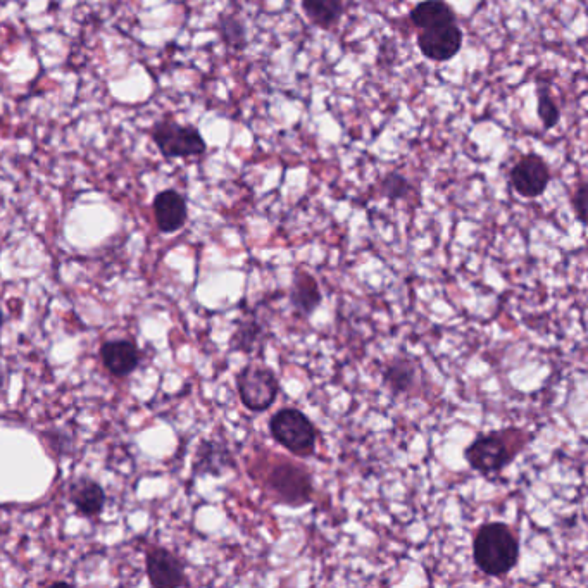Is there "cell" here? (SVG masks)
<instances>
[{"label": "cell", "instance_id": "1", "mask_svg": "<svg viewBox=\"0 0 588 588\" xmlns=\"http://www.w3.org/2000/svg\"><path fill=\"white\" fill-rule=\"evenodd\" d=\"M473 559L483 575L504 578L520 561V542L504 523H487L473 538Z\"/></svg>", "mask_w": 588, "mask_h": 588}, {"label": "cell", "instance_id": "2", "mask_svg": "<svg viewBox=\"0 0 588 588\" xmlns=\"http://www.w3.org/2000/svg\"><path fill=\"white\" fill-rule=\"evenodd\" d=\"M530 437L521 430H499L485 433L476 438L466 449L464 456L471 470L482 475H492L507 468L518 457L521 449L528 444Z\"/></svg>", "mask_w": 588, "mask_h": 588}, {"label": "cell", "instance_id": "3", "mask_svg": "<svg viewBox=\"0 0 588 588\" xmlns=\"http://www.w3.org/2000/svg\"><path fill=\"white\" fill-rule=\"evenodd\" d=\"M269 432L275 442L297 457H313L316 454L320 432L313 421L295 407H283L269 420Z\"/></svg>", "mask_w": 588, "mask_h": 588}, {"label": "cell", "instance_id": "4", "mask_svg": "<svg viewBox=\"0 0 588 588\" xmlns=\"http://www.w3.org/2000/svg\"><path fill=\"white\" fill-rule=\"evenodd\" d=\"M266 488L276 502L301 507L313 499V480L304 466L282 461L273 466L266 478Z\"/></svg>", "mask_w": 588, "mask_h": 588}, {"label": "cell", "instance_id": "5", "mask_svg": "<svg viewBox=\"0 0 588 588\" xmlns=\"http://www.w3.org/2000/svg\"><path fill=\"white\" fill-rule=\"evenodd\" d=\"M237 390L240 401L251 413H264L278 399L280 383L266 366L249 364L237 375Z\"/></svg>", "mask_w": 588, "mask_h": 588}, {"label": "cell", "instance_id": "6", "mask_svg": "<svg viewBox=\"0 0 588 588\" xmlns=\"http://www.w3.org/2000/svg\"><path fill=\"white\" fill-rule=\"evenodd\" d=\"M152 140L164 157H195L206 154L207 144L195 126L178 125L173 119L157 121Z\"/></svg>", "mask_w": 588, "mask_h": 588}, {"label": "cell", "instance_id": "7", "mask_svg": "<svg viewBox=\"0 0 588 588\" xmlns=\"http://www.w3.org/2000/svg\"><path fill=\"white\" fill-rule=\"evenodd\" d=\"M552 180L551 166L537 152L520 157L509 173V183L523 199H537L544 195Z\"/></svg>", "mask_w": 588, "mask_h": 588}, {"label": "cell", "instance_id": "8", "mask_svg": "<svg viewBox=\"0 0 588 588\" xmlns=\"http://www.w3.org/2000/svg\"><path fill=\"white\" fill-rule=\"evenodd\" d=\"M463 30L457 23L420 30L416 42L423 57L433 63H447L463 49Z\"/></svg>", "mask_w": 588, "mask_h": 588}, {"label": "cell", "instance_id": "9", "mask_svg": "<svg viewBox=\"0 0 588 588\" xmlns=\"http://www.w3.org/2000/svg\"><path fill=\"white\" fill-rule=\"evenodd\" d=\"M145 570L152 587L178 588L190 585L182 559L159 545L149 547L145 556Z\"/></svg>", "mask_w": 588, "mask_h": 588}, {"label": "cell", "instance_id": "10", "mask_svg": "<svg viewBox=\"0 0 588 588\" xmlns=\"http://www.w3.org/2000/svg\"><path fill=\"white\" fill-rule=\"evenodd\" d=\"M154 218L159 232L176 233L182 230L188 218V207L185 197L176 190H163L156 195Z\"/></svg>", "mask_w": 588, "mask_h": 588}, {"label": "cell", "instance_id": "11", "mask_svg": "<svg viewBox=\"0 0 588 588\" xmlns=\"http://www.w3.org/2000/svg\"><path fill=\"white\" fill-rule=\"evenodd\" d=\"M101 361L109 375L125 378L132 375L140 364V351L132 340L118 338L109 340L101 347Z\"/></svg>", "mask_w": 588, "mask_h": 588}, {"label": "cell", "instance_id": "12", "mask_svg": "<svg viewBox=\"0 0 588 588\" xmlns=\"http://www.w3.org/2000/svg\"><path fill=\"white\" fill-rule=\"evenodd\" d=\"M69 501L85 518H97L104 511L107 497L101 483L88 476H80L69 485Z\"/></svg>", "mask_w": 588, "mask_h": 588}, {"label": "cell", "instance_id": "13", "mask_svg": "<svg viewBox=\"0 0 588 588\" xmlns=\"http://www.w3.org/2000/svg\"><path fill=\"white\" fill-rule=\"evenodd\" d=\"M232 452L223 442L218 440H204L194 461V475L221 476L225 471L233 468Z\"/></svg>", "mask_w": 588, "mask_h": 588}, {"label": "cell", "instance_id": "14", "mask_svg": "<svg viewBox=\"0 0 588 588\" xmlns=\"http://www.w3.org/2000/svg\"><path fill=\"white\" fill-rule=\"evenodd\" d=\"M409 19L414 28L420 32L435 26L457 23V14L454 7L445 0H421L411 9Z\"/></svg>", "mask_w": 588, "mask_h": 588}, {"label": "cell", "instance_id": "15", "mask_svg": "<svg viewBox=\"0 0 588 588\" xmlns=\"http://www.w3.org/2000/svg\"><path fill=\"white\" fill-rule=\"evenodd\" d=\"M321 301L323 295L316 278L306 271H297L290 288V304L294 306L295 311L302 316H311L320 307Z\"/></svg>", "mask_w": 588, "mask_h": 588}, {"label": "cell", "instance_id": "16", "mask_svg": "<svg viewBox=\"0 0 588 588\" xmlns=\"http://www.w3.org/2000/svg\"><path fill=\"white\" fill-rule=\"evenodd\" d=\"M418 383V368L407 357H397L383 371V385L394 395L409 394Z\"/></svg>", "mask_w": 588, "mask_h": 588}, {"label": "cell", "instance_id": "17", "mask_svg": "<svg viewBox=\"0 0 588 588\" xmlns=\"http://www.w3.org/2000/svg\"><path fill=\"white\" fill-rule=\"evenodd\" d=\"M306 18L321 30H333L345 14V0H302Z\"/></svg>", "mask_w": 588, "mask_h": 588}, {"label": "cell", "instance_id": "18", "mask_svg": "<svg viewBox=\"0 0 588 588\" xmlns=\"http://www.w3.org/2000/svg\"><path fill=\"white\" fill-rule=\"evenodd\" d=\"M264 328L257 320H247L240 323L237 332L233 333L232 349L240 352H254L256 345L263 340Z\"/></svg>", "mask_w": 588, "mask_h": 588}, {"label": "cell", "instance_id": "19", "mask_svg": "<svg viewBox=\"0 0 588 588\" xmlns=\"http://www.w3.org/2000/svg\"><path fill=\"white\" fill-rule=\"evenodd\" d=\"M537 113L545 130L556 128L561 119V111L552 97L551 88L544 83H540L537 87Z\"/></svg>", "mask_w": 588, "mask_h": 588}, {"label": "cell", "instance_id": "20", "mask_svg": "<svg viewBox=\"0 0 588 588\" xmlns=\"http://www.w3.org/2000/svg\"><path fill=\"white\" fill-rule=\"evenodd\" d=\"M219 35L226 45H230L235 51H242L247 47V30L240 19L233 16H225L219 21Z\"/></svg>", "mask_w": 588, "mask_h": 588}, {"label": "cell", "instance_id": "21", "mask_svg": "<svg viewBox=\"0 0 588 588\" xmlns=\"http://www.w3.org/2000/svg\"><path fill=\"white\" fill-rule=\"evenodd\" d=\"M380 190H382L383 197H387L390 201H401L406 199L411 190V183L407 180L406 176H402L401 173H388L380 183Z\"/></svg>", "mask_w": 588, "mask_h": 588}, {"label": "cell", "instance_id": "22", "mask_svg": "<svg viewBox=\"0 0 588 588\" xmlns=\"http://www.w3.org/2000/svg\"><path fill=\"white\" fill-rule=\"evenodd\" d=\"M571 206H573L578 221L582 225H587V183L580 182L575 194L571 197Z\"/></svg>", "mask_w": 588, "mask_h": 588}, {"label": "cell", "instance_id": "23", "mask_svg": "<svg viewBox=\"0 0 588 588\" xmlns=\"http://www.w3.org/2000/svg\"><path fill=\"white\" fill-rule=\"evenodd\" d=\"M4 325V314H2V309H0V328Z\"/></svg>", "mask_w": 588, "mask_h": 588}, {"label": "cell", "instance_id": "24", "mask_svg": "<svg viewBox=\"0 0 588 588\" xmlns=\"http://www.w3.org/2000/svg\"><path fill=\"white\" fill-rule=\"evenodd\" d=\"M2 382H4V375H2V370H0V387H2Z\"/></svg>", "mask_w": 588, "mask_h": 588}]
</instances>
